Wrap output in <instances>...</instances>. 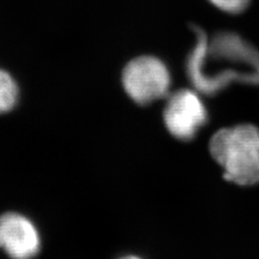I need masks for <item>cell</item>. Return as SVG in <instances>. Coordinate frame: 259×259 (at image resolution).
<instances>
[{
  "label": "cell",
  "instance_id": "1",
  "mask_svg": "<svg viewBox=\"0 0 259 259\" xmlns=\"http://www.w3.org/2000/svg\"><path fill=\"white\" fill-rule=\"evenodd\" d=\"M197 41L187 60V74L201 93L212 95L232 81L259 83V51L230 31L209 38L199 26H192Z\"/></svg>",
  "mask_w": 259,
  "mask_h": 259
},
{
  "label": "cell",
  "instance_id": "2",
  "mask_svg": "<svg viewBox=\"0 0 259 259\" xmlns=\"http://www.w3.org/2000/svg\"><path fill=\"white\" fill-rule=\"evenodd\" d=\"M209 150L225 171L227 181L242 186L259 183V128L243 124L218 131Z\"/></svg>",
  "mask_w": 259,
  "mask_h": 259
},
{
  "label": "cell",
  "instance_id": "3",
  "mask_svg": "<svg viewBox=\"0 0 259 259\" xmlns=\"http://www.w3.org/2000/svg\"><path fill=\"white\" fill-rule=\"evenodd\" d=\"M122 82L131 99L147 105L164 97L171 76L165 65L153 56H140L127 63L122 74Z\"/></svg>",
  "mask_w": 259,
  "mask_h": 259
},
{
  "label": "cell",
  "instance_id": "4",
  "mask_svg": "<svg viewBox=\"0 0 259 259\" xmlns=\"http://www.w3.org/2000/svg\"><path fill=\"white\" fill-rule=\"evenodd\" d=\"M164 122L176 139L192 140L206 122V109L200 97L190 90H180L169 96L164 109Z\"/></svg>",
  "mask_w": 259,
  "mask_h": 259
},
{
  "label": "cell",
  "instance_id": "5",
  "mask_svg": "<svg viewBox=\"0 0 259 259\" xmlns=\"http://www.w3.org/2000/svg\"><path fill=\"white\" fill-rule=\"evenodd\" d=\"M0 248L12 259H32L40 249L36 227L18 213L0 216Z\"/></svg>",
  "mask_w": 259,
  "mask_h": 259
},
{
  "label": "cell",
  "instance_id": "6",
  "mask_svg": "<svg viewBox=\"0 0 259 259\" xmlns=\"http://www.w3.org/2000/svg\"><path fill=\"white\" fill-rule=\"evenodd\" d=\"M19 88L7 71L0 69V115L10 111L18 102Z\"/></svg>",
  "mask_w": 259,
  "mask_h": 259
},
{
  "label": "cell",
  "instance_id": "7",
  "mask_svg": "<svg viewBox=\"0 0 259 259\" xmlns=\"http://www.w3.org/2000/svg\"><path fill=\"white\" fill-rule=\"evenodd\" d=\"M218 9L231 14L244 11L249 5V0H209Z\"/></svg>",
  "mask_w": 259,
  "mask_h": 259
},
{
  "label": "cell",
  "instance_id": "8",
  "mask_svg": "<svg viewBox=\"0 0 259 259\" xmlns=\"http://www.w3.org/2000/svg\"><path fill=\"white\" fill-rule=\"evenodd\" d=\"M121 259H140L137 257H134V256H127V257H124V258H121Z\"/></svg>",
  "mask_w": 259,
  "mask_h": 259
}]
</instances>
